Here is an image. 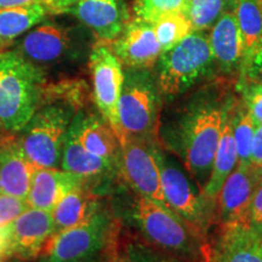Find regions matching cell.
I'll list each match as a JSON object with an SVG mask.
<instances>
[{
	"label": "cell",
	"mask_w": 262,
	"mask_h": 262,
	"mask_svg": "<svg viewBox=\"0 0 262 262\" xmlns=\"http://www.w3.org/2000/svg\"><path fill=\"white\" fill-rule=\"evenodd\" d=\"M78 111L64 101L41 104L15 134L28 159L37 168H60L71 123Z\"/></svg>",
	"instance_id": "cell-4"
},
{
	"label": "cell",
	"mask_w": 262,
	"mask_h": 262,
	"mask_svg": "<svg viewBox=\"0 0 262 262\" xmlns=\"http://www.w3.org/2000/svg\"><path fill=\"white\" fill-rule=\"evenodd\" d=\"M160 169L163 194L166 204L187 221L204 237L211 217V209L206 205L201 193L196 194L191 181L180 168L155 147Z\"/></svg>",
	"instance_id": "cell-11"
},
{
	"label": "cell",
	"mask_w": 262,
	"mask_h": 262,
	"mask_svg": "<svg viewBox=\"0 0 262 262\" xmlns=\"http://www.w3.org/2000/svg\"><path fill=\"white\" fill-rule=\"evenodd\" d=\"M47 77L12 50L0 51V124L17 134L42 104Z\"/></svg>",
	"instance_id": "cell-3"
},
{
	"label": "cell",
	"mask_w": 262,
	"mask_h": 262,
	"mask_svg": "<svg viewBox=\"0 0 262 262\" xmlns=\"http://www.w3.org/2000/svg\"><path fill=\"white\" fill-rule=\"evenodd\" d=\"M8 238L9 257L34 261L40 256L49 238L55 233L51 211L29 208L4 226Z\"/></svg>",
	"instance_id": "cell-12"
},
{
	"label": "cell",
	"mask_w": 262,
	"mask_h": 262,
	"mask_svg": "<svg viewBox=\"0 0 262 262\" xmlns=\"http://www.w3.org/2000/svg\"><path fill=\"white\" fill-rule=\"evenodd\" d=\"M233 12L242 39L241 78H250L262 63V0H241Z\"/></svg>",
	"instance_id": "cell-17"
},
{
	"label": "cell",
	"mask_w": 262,
	"mask_h": 262,
	"mask_svg": "<svg viewBox=\"0 0 262 262\" xmlns=\"http://www.w3.org/2000/svg\"><path fill=\"white\" fill-rule=\"evenodd\" d=\"M250 163L255 166L262 168V124L256 125V129H255Z\"/></svg>",
	"instance_id": "cell-34"
},
{
	"label": "cell",
	"mask_w": 262,
	"mask_h": 262,
	"mask_svg": "<svg viewBox=\"0 0 262 262\" xmlns=\"http://www.w3.org/2000/svg\"><path fill=\"white\" fill-rule=\"evenodd\" d=\"M127 258L130 262H180L160 255L143 244H131L127 248Z\"/></svg>",
	"instance_id": "cell-32"
},
{
	"label": "cell",
	"mask_w": 262,
	"mask_h": 262,
	"mask_svg": "<svg viewBox=\"0 0 262 262\" xmlns=\"http://www.w3.org/2000/svg\"><path fill=\"white\" fill-rule=\"evenodd\" d=\"M50 14L45 3L0 9V51L12 47L22 35Z\"/></svg>",
	"instance_id": "cell-24"
},
{
	"label": "cell",
	"mask_w": 262,
	"mask_h": 262,
	"mask_svg": "<svg viewBox=\"0 0 262 262\" xmlns=\"http://www.w3.org/2000/svg\"><path fill=\"white\" fill-rule=\"evenodd\" d=\"M241 0H225V6L226 10H233L234 6L238 4Z\"/></svg>",
	"instance_id": "cell-40"
},
{
	"label": "cell",
	"mask_w": 262,
	"mask_h": 262,
	"mask_svg": "<svg viewBox=\"0 0 262 262\" xmlns=\"http://www.w3.org/2000/svg\"><path fill=\"white\" fill-rule=\"evenodd\" d=\"M156 64L160 94L169 97L183 94L214 66L208 35L205 32H192L175 47L163 51Z\"/></svg>",
	"instance_id": "cell-6"
},
{
	"label": "cell",
	"mask_w": 262,
	"mask_h": 262,
	"mask_svg": "<svg viewBox=\"0 0 262 262\" xmlns=\"http://www.w3.org/2000/svg\"><path fill=\"white\" fill-rule=\"evenodd\" d=\"M238 89L242 95V102L250 113L256 125L262 124V84L253 78L239 79Z\"/></svg>",
	"instance_id": "cell-30"
},
{
	"label": "cell",
	"mask_w": 262,
	"mask_h": 262,
	"mask_svg": "<svg viewBox=\"0 0 262 262\" xmlns=\"http://www.w3.org/2000/svg\"><path fill=\"white\" fill-rule=\"evenodd\" d=\"M8 258H10L8 238H6L4 226H0V262L8 260Z\"/></svg>",
	"instance_id": "cell-38"
},
{
	"label": "cell",
	"mask_w": 262,
	"mask_h": 262,
	"mask_svg": "<svg viewBox=\"0 0 262 262\" xmlns=\"http://www.w3.org/2000/svg\"><path fill=\"white\" fill-rule=\"evenodd\" d=\"M212 262H262V232L249 224L221 226Z\"/></svg>",
	"instance_id": "cell-19"
},
{
	"label": "cell",
	"mask_w": 262,
	"mask_h": 262,
	"mask_svg": "<svg viewBox=\"0 0 262 262\" xmlns=\"http://www.w3.org/2000/svg\"><path fill=\"white\" fill-rule=\"evenodd\" d=\"M35 170L15 134L0 142V193L27 201Z\"/></svg>",
	"instance_id": "cell-16"
},
{
	"label": "cell",
	"mask_w": 262,
	"mask_h": 262,
	"mask_svg": "<svg viewBox=\"0 0 262 262\" xmlns=\"http://www.w3.org/2000/svg\"><path fill=\"white\" fill-rule=\"evenodd\" d=\"M77 2L78 0H48L47 5L51 14L61 15L63 12V10Z\"/></svg>",
	"instance_id": "cell-36"
},
{
	"label": "cell",
	"mask_w": 262,
	"mask_h": 262,
	"mask_svg": "<svg viewBox=\"0 0 262 262\" xmlns=\"http://www.w3.org/2000/svg\"><path fill=\"white\" fill-rule=\"evenodd\" d=\"M93 262H130L127 256H122L117 251L116 249V244L113 247H111L110 249H107L103 254H101L96 260H94Z\"/></svg>",
	"instance_id": "cell-35"
},
{
	"label": "cell",
	"mask_w": 262,
	"mask_h": 262,
	"mask_svg": "<svg viewBox=\"0 0 262 262\" xmlns=\"http://www.w3.org/2000/svg\"><path fill=\"white\" fill-rule=\"evenodd\" d=\"M12 262H47L44 260V258H37V260H34V261H19V260H16V258H12Z\"/></svg>",
	"instance_id": "cell-42"
},
{
	"label": "cell",
	"mask_w": 262,
	"mask_h": 262,
	"mask_svg": "<svg viewBox=\"0 0 262 262\" xmlns=\"http://www.w3.org/2000/svg\"><path fill=\"white\" fill-rule=\"evenodd\" d=\"M29 208L26 199L0 193V226H5Z\"/></svg>",
	"instance_id": "cell-31"
},
{
	"label": "cell",
	"mask_w": 262,
	"mask_h": 262,
	"mask_svg": "<svg viewBox=\"0 0 262 262\" xmlns=\"http://www.w3.org/2000/svg\"><path fill=\"white\" fill-rule=\"evenodd\" d=\"M60 168L85 179L89 185L117 170L116 164L91 155L81 146L72 123L66 137Z\"/></svg>",
	"instance_id": "cell-23"
},
{
	"label": "cell",
	"mask_w": 262,
	"mask_h": 262,
	"mask_svg": "<svg viewBox=\"0 0 262 262\" xmlns=\"http://www.w3.org/2000/svg\"><path fill=\"white\" fill-rule=\"evenodd\" d=\"M185 6L186 0H135L131 18L153 24L162 16L185 11Z\"/></svg>",
	"instance_id": "cell-29"
},
{
	"label": "cell",
	"mask_w": 262,
	"mask_h": 262,
	"mask_svg": "<svg viewBox=\"0 0 262 262\" xmlns=\"http://www.w3.org/2000/svg\"><path fill=\"white\" fill-rule=\"evenodd\" d=\"M209 44L212 58L226 74L241 71L242 39L233 10H225L209 29Z\"/></svg>",
	"instance_id": "cell-22"
},
{
	"label": "cell",
	"mask_w": 262,
	"mask_h": 262,
	"mask_svg": "<svg viewBox=\"0 0 262 262\" xmlns=\"http://www.w3.org/2000/svg\"><path fill=\"white\" fill-rule=\"evenodd\" d=\"M61 15H70L93 33L96 41L111 42L125 26L127 18L123 0H78Z\"/></svg>",
	"instance_id": "cell-15"
},
{
	"label": "cell",
	"mask_w": 262,
	"mask_h": 262,
	"mask_svg": "<svg viewBox=\"0 0 262 262\" xmlns=\"http://www.w3.org/2000/svg\"><path fill=\"white\" fill-rule=\"evenodd\" d=\"M47 2L48 0H0V9L31 5V4H37V3H45V4H47Z\"/></svg>",
	"instance_id": "cell-37"
},
{
	"label": "cell",
	"mask_w": 262,
	"mask_h": 262,
	"mask_svg": "<svg viewBox=\"0 0 262 262\" xmlns=\"http://www.w3.org/2000/svg\"><path fill=\"white\" fill-rule=\"evenodd\" d=\"M90 187L86 180L61 168H37L27 195L31 208L52 211L63 196L75 188Z\"/></svg>",
	"instance_id": "cell-18"
},
{
	"label": "cell",
	"mask_w": 262,
	"mask_h": 262,
	"mask_svg": "<svg viewBox=\"0 0 262 262\" xmlns=\"http://www.w3.org/2000/svg\"><path fill=\"white\" fill-rule=\"evenodd\" d=\"M89 68L93 80V97L101 116L112 126L123 145L126 135L118 114V103L122 94L124 67L107 42L95 41L89 55Z\"/></svg>",
	"instance_id": "cell-9"
},
{
	"label": "cell",
	"mask_w": 262,
	"mask_h": 262,
	"mask_svg": "<svg viewBox=\"0 0 262 262\" xmlns=\"http://www.w3.org/2000/svg\"><path fill=\"white\" fill-rule=\"evenodd\" d=\"M250 78H253V79H256V80H258L260 81V83L262 84V63L258 66V67L256 68V71L254 72L253 73V75H251ZM244 79V78H243Z\"/></svg>",
	"instance_id": "cell-39"
},
{
	"label": "cell",
	"mask_w": 262,
	"mask_h": 262,
	"mask_svg": "<svg viewBox=\"0 0 262 262\" xmlns=\"http://www.w3.org/2000/svg\"><path fill=\"white\" fill-rule=\"evenodd\" d=\"M101 206L98 195L86 186L67 193L51 211L55 233L86 221Z\"/></svg>",
	"instance_id": "cell-25"
},
{
	"label": "cell",
	"mask_w": 262,
	"mask_h": 262,
	"mask_svg": "<svg viewBox=\"0 0 262 262\" xmlns=\"http://www.w3.org/2000/svg\"><path fill=\"white\" fill-rule=\"evenodd\" d=\"M160 90L149 70H124L118 103L120 125L126 136L147 137L158 123Z\"/></svg>",
	"instance_id": "cell-8"
},
{
	"label": "cell",
	"mask_w": 262,
	"mask_h": 262,
	"mask_svg": "<svg viewBox=\"0 0 262 262\" xmlns=\"http://www.w3.org/2000/svg\"><path fill=\"white\" fill-rule=\"evenodd\" d=\"M152 26L162 51H166L175 47L178 42L193 32L191 22L185 11L162 16L153 22Z\"/></svg>",
	"instance_id": "cell-26"
},
{
	"label": "cell",
	"mask_w": 262,
	"mask_h": 262,
	"mask_svg": "<svg viewBox=\"0 0 262 262\" xmlns=\"http://www.w3.org/2000/svg\"><path fill=\"white\" fill-rule=\"evenodd\" d=\"M96 41L94 34L81 24L49 19L22 35L12 45V51L38 68L47 72L89 60L91 48Z\"/></svg>",
	"instance_id": "cell-2"
},
{
	"label": "cell",
	"mask_w": 262,
	"mask_h": 262,
	"mask_svg": "<svg viewBox=\"0 0 262 262\" xmlns=\"http://www.w3.org/2000/svg\"><path fill=\"white\" fill-rule=\"evenodd\" d=\"M8 135H11V134H8V133H6V131H5L4 129H3L2 124H0V142H2V141L4 140L5 137L8 136Z\"/></svg>",
	"instance_id": "cell-41"
},
{
	"label": "cell",
	"mask_w": 262,
	"mask_h": 262,
	"mask_svg": "<svg viewBox=\"0 0 262 262\" xmlns=\"http://www.w3.org/2000/svg\"><path fill=\"white\" fill-rule=\"evenodd\" d=\"M234 102L227 94H206L189 104L178 124L176 149L199 192L210 175L222 126Z\"/></svg>",
	"instance_id": "cell-1"
},
{
	"label": "cell",
	"mask_w": 262,
	"mask_h": 262,
	"mask_svg": "<svg viewBox=\"0 0 262 262\" xmlns=\"http://www.w3.org/2000/svg\"><path fill=\"white\" fill-rule=\"evenodd\" d=\"M3 262H12V258H8V260H5V261H3Z\"/></svg>",
	"instance_id": "cell-43"
},
{
	"label": "cell",
	"mask_w": 262,
	"mask_h": 262,
	"mask_svg": "<svg viewBox=\"0 0 262 262\" xmlns=\"http://www.w3.org/2000/svg\"><path fill=\"white\" fill-rule=\"evenodd\" d=\"M118 225L104 206L86 221L49 238L40 258L47 262H93L117 243Z\"/></svg>",
	"instance_id": "cell-5"
},
{
	"label": "cell",
	"mask_w": 262,
	"mask_h": 262,
	"mask_svg": "<svg viewBox=\"0 0 262 262\" xmlns=\"http://www.w3.org/2000/svg\"><path fill=\"white\" fill-rule=\"evenodd\" d=\"M134 219L147 242L159 250L176 255H196L203 235L169 206L137 195Z\"/></svg>",
	"instance_id": "cell-7"
},
{
	"label": "cell",
	"mask_w": 262,
	"mask_h": 262,
	"mask_svg": "<svg viewBox=\"0 0 262 262\" xmlns=\"http://www.w3.org/2000/svg\"><path fill=\"white\" fill-rule=\"evenodd\" d=\"M261 179L262 168L253 164H238L229 173L216 199L217 217L221 226L248 224L251 199Z\"/></svg>",
	"instance_id": "cell-13"
},
{
	"label": "cell",
	"mask_w": 262,
	"mask_h": 262,
	"mask_svg": "<svg viewBox=\"0 0 262 262\" xmlns=\"http://www.w3.org/2000/svg\"><path fill=\"white\" fill-rule=\"evenodd\" d=\"M248 224L262 232V179L255 189L248 214Z\"/></svg>",
	"instance_id": "cell-33"
},
{
	"label": "cell",
	"mask_w": 262,
	"mask_h": 262,
	"mask_svg": "<svg viewBox=\"0 0 262 262\" xmlns=\"http://www.w3.org/2000/svg\"><path fill=\"white\" fill-rule=\"evenodd\" d=\"M117 171L137 195L168 206L163 194L155 146H150L146 137H126L120 145Z\"/></svg>",
	"instance_id": "cell-10"
},
{
	"label": "cell",
	"mask_w": 262,
	"mask_h": 262,
	"mask_svg": "<svg viewBox=\"0 0 262 262\" xmlns=\"http://www.w3.org/2000/svg\"><path fill=\"white\" fill-rule=\"evenodd\" d=\"M225 10V0H186L185 14L193 32H206Z\"/></svg>",
	"instance_id": "cell-28"
},
{
	"label": "cell",
	"mask_w": 262,
	"mask_h": 262,
	"mask_svg": "<svg viewBox=\"0 0 262 262\" xmlns=\"http://www.w3.org/2000/svg\"><path fill=\"white\" fill-rule=\"evenodd\" d=\"M256 124L254 123L250 113L244 107L243 102H237L234 112V124H233V136L235 147L238 153V164L247 165L250 163L251 146Z\"/></svg>",
	"instance_id": "cell-27"
},
{
	"label": "cell",
	"mask_w": 262,
	"mask_h": 262,
	"mask_svg": "<svg viewBox=\"0 0 262 262\" xmlns=\"http://www.w3.org/2000/svg\"><path fill=\"white\" fill-rule=\"evenodd\" d=\"M72 125L81 146L88 152L112 162L117 166L120 143L112 126L102 116L79 110L72 120Z\"/></svg>",
	"instance_id": "cell-20"
},
{
	"label": "cell",
	"mask_w": 262,
	"mask_h": 262,
	"mask_svg": "<svg viewBox=\"0 0 262 262\" xmlns=\"http://www.w3.org/2000/svg\"><path fill=\"white\" fill-rule=\"evenodd\" d=\"M107 44L124 70H150L163 52L152 24L135 18L127 19L119 35Z\"/></svg>",
	"instance_id": "cell-14"
},
{
	"label": "cell",
	"mask_w": 262,
	"mask_h": 262,
	"mask_svg": "<svg viewBox=\"0 0 262 262\" xmlns=\"http://www.w3.org/2000/svg\"><path fill=\"white\" fill-rule=\"evenodd\" d=\"M237 102L238 101H235L229 110L227 117H226L217 149H216L214 157V162H212L210 175H209L208 181L201 192L202 198L204 199L206 205L211 210L216 205V199H217V195L225 181L227 180L229 173L233 171L235 166L238 165V153L233 136L234 112Z\"/></svg>",
	"instance_id": "cell-21"
}]
</instances>
